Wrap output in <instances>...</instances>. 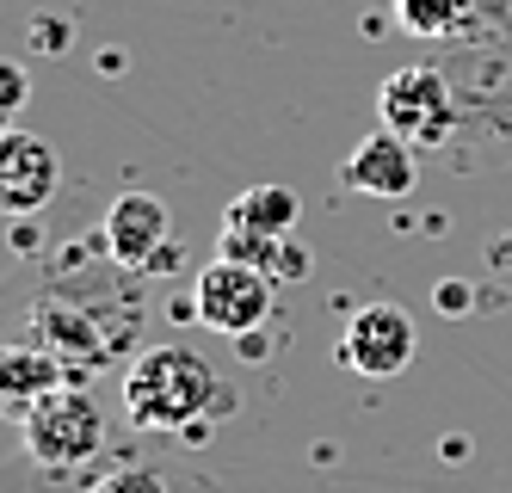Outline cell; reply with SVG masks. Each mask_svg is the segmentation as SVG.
Wrapping results in <instances>:
<instances>
[{"instance_id": "1", "label": "cell", "mask_w": 512, "mask_h": 493, "mask_svg": "<svg viewBox=\"0 0 512 493\" xmlns=\"http://www.w3.org/2000/svg\"><path fill=\"white\" fill-rule=\"evenodd\" d=\"M235 407V383L192 346H149L124 370V420L149 438H204Z\"/></svg>"}, {"instance_id": "2", "label": "cell", "mask_w": 512, "mask_h": 493, "mask_svg": "<svg viewBox=\"0 0 512 493\" xmlns=\"http://www.w3.org/2000/svg\"><path fill=\"white\" fill-rule=\"evenodd\" d=\"M377 111H383V130L408 136L414 148H451L457 130H463V99H457L451 74L438 62L395 68L377 87Z\"/></svg>"}, {"instance_id": "3", "label": "cell", "mask_w": 512, "mask_h": 493, "mask_svg": "<svg viewBox=\"0 0 512 493\" xmlns=\"http://www.w3.org/2000/svg\"><path fill=\"white\" fill-rule=\"evenodd\" d=\"M25 457L44 469H81L105 450V413L87 395V383H62L56 395H44L38 407L19 420Z\"/></svg>"}, {"instance_id": "4", "label": "cell", "mask_w": 512, "mask_h": 493, "mask_svg": "<svg viewBox=\"0 0 512 493\" xmlns=\"http://www.w3.org/2000/svg\"><path fill=\"white\" fill-rule=\"evenodd\" d=\"M278 309V278L260 272V265H241V259H223L216 253L198 284H192V315L210 327V333H229V339H247L260 333Z\"/></svg>"}, {"instance_id": "5", "label": "cell", "mask_w": 512, "mask_h": 493, "mask_svg": "<svg viewBox=\"0 0 512 493\" xmlns=\"http://www.w3.org/2000/svg\"><path fill=\"white\" fill-rule=\"evenodd\" d=\"M414 346H420V333H414L408 309H395V302H364L340 333V364L352 376H364V383H389V376H401L414 364Z\"/></svg>"}, {"instance_id": "6", "label": "cell", "mask_w": 512, "mask_h": 493, "mask_svg": "<svg viewBox=\"0 0 512 493\" xmlns=\"http://www.w3.org/2000/svg\"><path fill=\"white\" fill-rule=\"evenodd\" d=\"M62 185V161L38 130H0V216H44Z\"/></svg>"}, {"instance_id": "7", "label": "cell", "mask_w": 512, "mask_h": 493, "mask_svg": "<svg viewBox=\"0 0 512 493\" xmlns=\"http://www.w3.org/2000/svg\"><path fill=\"white\" fill-rule=\"evenodd\" d=\"M340 185H352V192H364V198H414L420 148L408 136H395V130H371L340 161Z\"/></svg>"}, {"instance_id": "8", "label": "cell", "mask_w": 512, "mask_h": 493, "mask_svg": "<svg viewBox=\"0 0 512 493\" xmlns=\"http://www.w3.org/2000/svg\"><path fill=\"white\" fill-rule=\"evenodd\" d=\"M173 241V216L155 192H124L105 210V229H99V247L112 253L130 272H149V259Z\"/></svg>"}, {"instance_id": "9", "label": "cell", "mask_w": 512, "mask_h": 493, "mask_svg": "<svg viewBox=\"0 0 512 493\" xmlns=\"http://www.w3.org/2000/svg\"><path fill=\"white\" fill-rule=\"evenodd\" d=\"M62 383H81V376L68 370L44 339H7V346H0V413H7V420H25V413L44 395H56Z\"/></svg>"}, {"instance_id": "10", "label": "cell", "mask_w": 512, "mask_h": 493, "mask_svg": "<svg viewBox=\"0 0 512 493\" xmlns=\"http://www.w3.org/2000/svg\"><path fill=\"white\" fill-rule=\"evenodd\" d=\"M303 216V198L290 185H247V192L223 210V222H241V229H260V235H290Z\"/></svg>"}, {"instance_id": "11", "label": "cell", "mask_w": 512, "mask_h": 493, "mask_svg": "<svg viewBox=\"0 0 512 493\" xmlns=\"http://www.w3.org/2000/svg\"><path fill=\"white\" fill-rule=\"evenodd\" d=\"M395 25L420 44H451L475 25V0H395Z\"/></svg>"}, {"instance_id": "12", "label": "cell", "mask_w": 512, "mask_h": 493, "mask_svg": "<svg viewBox=\"0 0 512 493\" xmlns=\"http://www.w3.org/2000/svg\"><path fill=\"white\" fill-rule=\"evenodd\" d=\"M25 99H31V68L13 62V56H0V130H13V124H19Z\"/></svg>"}, {"instance_id": "13", "label": "cell", "mask_w": 512, "mask_h": 493, "mask_svg": "<svg viewBox=\"0 0 512 493\" xmlns=\"http://www.w3.org/2000/svg\"><path fill=\"white\" fill-rule=\"evenodd\" d=\"M93 493H173V481L161 469H112L93 481Z\"/></svg>"}, {"instance_id": "14", "label": "cell", "mask_w": 512, "mask_h": 493, "mask_svg": "<svg viewBox=\"0 0 512 493\" xmlns=\"http://www.w3.org/2000/svg\"><path fill=\"white\" fill-rule=\"evenodd\" d=\"M469 31L512 37V0H475V25H469Z\"/></svg>"}, {"instance_id": "15", "label": "cell", "mask_w": 512, "mask_h": 493, "mask_svg": "<svg viewBox=\"0 0 512 493\" xmlns=\"http://www.w3.org/2000/svg\"><path fill=\"white\" fill-rule=\"evenodd\" d=\"M438 309H445V315H469V284L445 278V284H438Z\"/></svg>"}, {"instance_id": "16", "label": "cell", "mask_w": 512, "mask_h": 493, "mask_svg": "<svg viewBox=\"0 0 512 493\" xmlns=\"http://www.w3.org/2000/svg\"><path fill=\"white\" fill-rule=\"evenodd\" d=\"M31 37H38V50H50V56H56V50L68 44V31H62V19H38V25H31Z\"/></svg>"}]
</instances>
